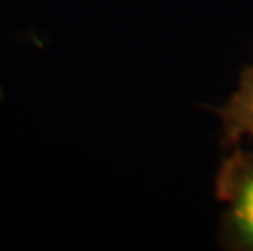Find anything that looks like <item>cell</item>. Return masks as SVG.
<instances>
[{
	"label": "cell",
	"instance_id": "obj_1",
	"mask_svg": "<svg viewBox=\"0 0 253 251\" xmlns=\"http://www.w3.org/2000/svg\"><path fill=\"white\" fill-rule=\"evenodd\" d=\"M214 186L225 204L219 233L222 247L253 251V153L235 145L220 162Z\"/></svg>",
	"mask_w": 253,
	"mask_h": 251
},
{
	"label": "cell",
	"instance_id": "obj_2",
	"mask_svg": "<svg viewBox=\"0 0 253 251\" xmlns=\"http://www.w3.org/2000/svg\"><path fill=\"white\" fill-rule=\"evenodd\" d=\"M216 113L222 122L224 147H235L245 137H253V66L244 69L237 92Z\"/></svg>",
	"mask_w": 253,
	"mask_h": 251
}]
</instances>
